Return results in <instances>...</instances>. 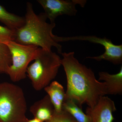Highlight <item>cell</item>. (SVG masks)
Here are the masks:
<instances>
[{
  "mask_svg": "<svg viewBox=\"0 0 122 122\" xmlns=\"http://www.w3.org/2000/svg\"><path fill=\"white\" fill-rule=\"evenodd\" d=\"M74 54V52L61 54V65L67 79L65 100H72L81 109L85 103L93 108L100 97L108 95L106 84L96 80L91 69L80 63Z\"/></svg>",
  "mask_w": 122,
  "mask_h": 122,
  "instance_id": "cell-1",
  "label": "cell"
},
{
  "mask_svg": "<svg viewBox=\"0 0 122 122\" xmlns=\"http://www.w3.org/2000/svg\"><path fill=\"white\" fill-rule=\"evenodd\" d=\"M25 18L24 25L15 30L14 41L23 45H33L48 51L55 47L59 53H62L61 45L54 39L52 30L56 24L46 22L45 13L36 14L32 4L28 2Z\"/></svg>",
  "mask_w": 122,
  "mask_h": 122,
  "instance_id": "cell-2",
  "label": "cell"
},
{
  "mask_svg": "<svg viewBox=\"0 0 122 122\" xmlns=\"http://www.w3.org/2000/svg\"><path fill=\"white\" fill-rule=\"evenodd\" d=\"M34 62L29 66L26 76L32 82L34 89L40 91L54 79L61 65V58L56 53L38 48Z\"/></svg>",
  "mask_w": 122,
  "mask_h": 122,
  "instance_id": "cell-3",
  "label": "cell"
},
{
  "mask_svg": "<svg viewBox=\"0 0 122 122\" xmlns=\"http://www.w3.org/2000/svg\"><path fill=\"white\" fill-rule=\"evenodd\" d=\"M26 110L22 88L9 82L0 83V122H25Z\"/></svg>",
  "mask_w": 122,
  "mask_h": 122,
  "instance_id": "cell-4",
  "label": "cell"
},
{
  "mask_svg": "<svg viewBox=\"0 0 122 122\" xmlns=\"http://www.w3.org/2000/svg\"><path fill=\"white\" fill-rule=\"evenodd\" d=\"M12 56V63L8 75L14 82L26 78L29 64L34 61L39 47L33 45H25L15 41L7 44Z\"/></svg>",
  "mask_w": 122,
  "mask_h": 122,
  "instance_id": "cell-5",
  "label": "cell"
},
{
  "mask_svg": "<svg viewBox=\"0 0 122 122\" xmlns=\"http://www.w3.org/2000/svg\"><path fill=\"white\" fill-rule=\"evenodd\" d=\"M55 41L58 43L70 41H86L100 44L105 48L104 53L96 56L87 57L86 58L94 59L99 61L103 60H106L115 65L122 64V45H114L111 39L107 38L106 37L102 38L94 35H80L70 37H60L56 35Z\"/></svg>",
  "mask_w": 122,
  "mask_h": 122,
  "instance_id": "cell-6",
  "label": "cell"
},
{
  "mask_svg": "<svg viewBox=\"0 0 122 122\" xmlns=\"http://www.w3.org/2000/svg\"><path fill=\"white\" fill-rule=\"evenodd\" d=\"M37 1L43 8L50 23H54L56 18L61 15L75 16L77 12L76 5H79L83 7L86 2V0H38Z\"/></svg>",
  "mask_w": 122,
  "mask_h": 122,
  "instance_id": "cell-7",
  "label": "cell"
},
{
  "mask_svg": "<svg viewBox=\"0 0 122 122\" xmlns=\"http://www.w3.org/2000/svg\"><path fill=\"white\" fill-rule=\"evenodd\" d=\"M116 110L114 101L107 96H101L93 108L88 107L86 114L89 116L93 122H113V112Z\"/></svg>",
  "mask_w": 122,
  "mask_h": 122,
  "instance_id": "cell-8",
  "label": "cell"
},
{
  "mask_svg": "<svg viewBox=\"0 0 122 122\" xmlns=\"http://www.w3.org/2000/svg\"><path fill=\"white\" fill-rule=\"evenodd\" d=\"M30 111L34 118L44 122L51 118L55 110L49 97L47 95L31 106Z\"/></svg>",
  "mask_w": 122,
  "mask_h": 122,
  "instance_id": "cell-9",
  "label": "cell"
},
{
  "mask_svg": "<svg viewBox=\"0 0 122 122\" xmlns=\"http://www.w3.org/2000/svg\"><path fill=\"white\" fill-rule=\"evenodd\" d=\"M53 106L55 111H62L63 102L66 99V92L62 85L56 81L52 82L44 89Z\"/></svg>",
  "mask_w": 122,
  "mask_h": 122,
  "instance_id": "cell-10",
  "label": "cell"
},
{
  "mask_svg": "<svg viewBox=\"0 0 122 122\" xmlns=\"http://www.w3.org/2000/svg\"><path fill=\"white\" fill-rule=\"evenodd\" d=\"M100 81H104L106 84L108 95H116L122 94V66L120 71L115 74L105 72H99Z\"/></svg>",
  "mask_w": 122,
  "mask_h": 122,
  "instance_id": "cell-11",
  "label": "cell"
},
{
  "mask_svg": "<svg viewBox=\"0 0 122 122\" xmlns=\"http://www.w3.org/2000/svg\"><path fill=\"white\" fill-rule=\"evenodd\" d=\"M0 21L7 28L15 31L24 25L25 18L8 12L0 4Z\"/></svg>",
  "mask_w": 122,
  "mask_h": 122,
  "instance_id": "cell-12",
  "label": "cell"
},
{
  "mask_svg": "<svg viewBox=\"0 0 122 122\" xmlns=\"http://www.w3.org/2000/svg\"><path fill=\"white\" fill-rule=\"evenodd\" d=\"M62 110L69 113L77 122H93L89 116L85 114L82 109L72 100H65Z\"/></svg>",
  "mask_w": 122,
  "mask_h": 122,
  "instance_id": "cell-13",
  "label": "cell"
},
{
  "mask_svg": "<svg viewBox=\"0 0 122 122\" xmlns=\"http://www.w3.org/2000/svg\"><path fill=\"white\" fill-rule=\"evenodd\" d=\"M12 63L11 52L6 44L0 43V74L8 75Z\"/></svg>",
  "mask_w": 122,
  "mask_h": 122,
  "instance_id": "cell-14",
  "label": "cell"
},
{
  "mask_svg": "<svg viewBox=\"0 0 122 122\" xmlns=\"http://www.w3.org/2000/svg\"><path fill=\"white\" fill-rule=\"evenodd\" d=\"M45 122H77L67 112L64 110L60 112L54 111L52 117Z\"/></svg>",
  "mask_w": 122,
  "mask_h": 122,
  "instance_id": "cell-15",
  "label": "cell"
},
{
  "mask_svg": "<svg viewBox=\"0 0 122 122\" xmlns=\"http://www.w3.org/2000/svg\"><path fill=\"white\" fill-rule=\"evenodd\" d=\"M15 30L0 25V43L8 44L10 42L14 41Z\"/></svg>",
  "mask_w": 122,
  "mask_h": 122,
  "instance_id": "cell-16",
  "label": "cell"
},
{
  "mask_svg": "<svg viewBox=\"0 0 122 122\" xmlns=\"http://www.w3.org/2000/svg\"><path fill=\"white\" fill-rule=\"evenodd\" d=\"M25 122H42L37 119L34 118L32 119H29L27 118Z\"/></svg>",
  "mask_w": 122,
  "mask_h": 122,
  "instance_id": "cell-17",
  "label": "cell"
}]
</instances>
